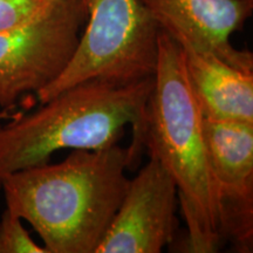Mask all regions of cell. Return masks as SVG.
<instances>
[{"label":"cell","mask_w":253,"mask_h":253,"mask_svg":"<svg viewBox=\"0 0 253 253\" xmlns=\"http://www.w3.org/2000/svg\"><path fill=\"white\" fill-rule=\"evenodd\" d=\"M128 148L73 150L62 162L6 177V209L30 223L47 253H95L118 212L130 179Z\"/></svg>","instance_id":"cell-1"},{"label":"cell","mask_w":253,"mask_h":253,"mask_svg":"<svg viewBox=\"0 0 253 253\" xmlns=\"http://www.w3.org/2000/svg\"><path fill=\"white\" fill-rule=\"evenodd\" d=\"M154 77L132 84L90 80L61 91L39 109L0 125V188L12 173L48 162L59 150L119 143L131 126L132 162L140 157Z\"/></svg>","instance_id":"cell-2"},{"label":"cell","mask_w":253,"mask_h":253,"mask_svg":"<svg viewBox=\"0 0 253 253\" xmlns=\"http://www.w3.org/2000/svg\"><path fill=\"white\" fill-rule=\"evenodd\" d=\"M142 144L176 183L189 251L216 252L221 236L204 118L189 84L181 47L162 31Z\"/></svg>","instance_id":"cell-3"},{"label":"cell","mask_w":253,"mask_h":253,"mask_svg":"<svg viewBox=\"0 0 253 253\" xmlns=\"http://www.w3.org/2000/svg\"><path fill=\"white\" fill-rule=\"evenodd\" d=\"M88 17L61 74L37 93L40 103L84 81L119 84L153 78L160 28L140 0H87Z\"/></svg>","instance_id":"cell-4"},{"label":"cell","mask_w":253,"mask_h":253,"mask_svg":"<svg viewBox=\"0 0 253 253\" xmlns=\"http://www.w3.org/2000/svg\"><path fill=\"white\" fill-rule=\"evenodd\" d=\"M84 0H65L46 18L0 31V106L13 107L48 86L65 69L87 21Z\"/></svg>","instance_id":"cell-5"},{"label":"cell","mask_w":253,"mask_h":253,"mask_svg":"<svg viewBox=\"0 0 253 253\" xmlns=\"http://www.w3.org/2000/svg\"><path fill=\"white\" fill-rule=\"evenodd\" d=\"M221 238L239 252L253 244V123L204 119Z\"/></svg>","instance_id":"cell-6"},{"label":"cell","mask_w":253,"mask_h":253,"mask_svg":"<svg viewBox=\"0 0 253 253\" xmlns=\"http://www.w3.org/2000/svg\"><path fill=\"white\" fill-rule=\"evenodd\" d=\"M178 194L156 158L142 168L95 253H160L176 231Z\"/></svg>","instance_id":"cell-7"},{"label":"cell","mask_w":253,"mask_h":253,"mask_svg":"<svg viewBox=\"0 0 253 253\" xmlns=\"http://www.w3.org/2000/svg\"><path fill=\"white\" fill-rule=\"evenodd\" d=\"M160 31L179 47L205 50L233 67L253 72V55L230 38L252 13L253 0H140Z\"/></svg>","instance_id":"cell-8"},{"label":"cell","mask_w":253,"mask_h":253,"mask_svg":"<svg viewBox=\"0 0 253 253\" xmlns=\"http://www.w3.org/2000/svg\"><path fill=\"white\" fill-rule=\"evenodd\" d=\"M181 49L203 118L253 123V72L233 67L213 53Z\"/></svg>","instance_id":"cell-9"},{"label":"cell","mask_w":253,"mask_h":253,"mask_svg":"<svg viewBox=\"0 0 253 253\" xmlns=\"http://www.w3.org/2000/svg\"><path fill=\"white\" fill-rule=\"evenodd\" d=\"M65 0H0V31L26 26L46 18Z\"/></svg>","instance_id":"cell-10"},{"label":"cell","mask_w":253,"mask_h":253,"mask_svg":"<svg viewBox=\"0 0 253 253\" xmlns=\"http://www.w3.org/2000/svg\"><path fill=\"white\" fill-rule=\"evenodd\" d=\"M0 253H47L25 230L23 219L5 209L0 220Z\"/></svg>","instance_id":"cell-11"},{"label":"cell","mask_w":253,"mask_h":253,"mask_svg":"<svg viewBox=\"0 0 253 253\" xmlns=\"http://www.w3.org/2000/svg\"><path fill=\"white\" fill-rule=\"evenodd\" d=\"M84 1H86V2H87V0H84Z\"/></svg>","instance_id":"cell-12"}]
</instances>
